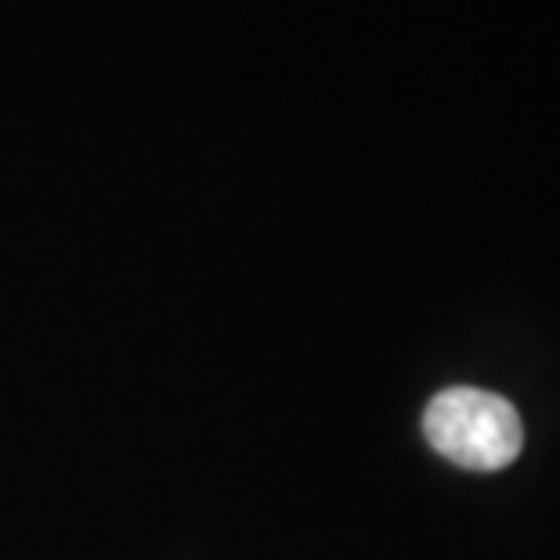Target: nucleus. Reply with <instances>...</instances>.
<instances>
[{
    "mask_svg": "<svg viewBox=\"0 0 560 560\" xmlns=\"http://www.w3.org/2000/svg\"><path fill=\"white\" fill-rule=\"evenodd\" d=\"M423 434L438 456L463 470H503L521 456L524 427L514 401L478 387H448L423 412Z\"/></svg>",
    "mask_w": 560,
    "mask_h": 560,
    "instance_id": "1",
    "label": "nucleus"
}]
</instances>
